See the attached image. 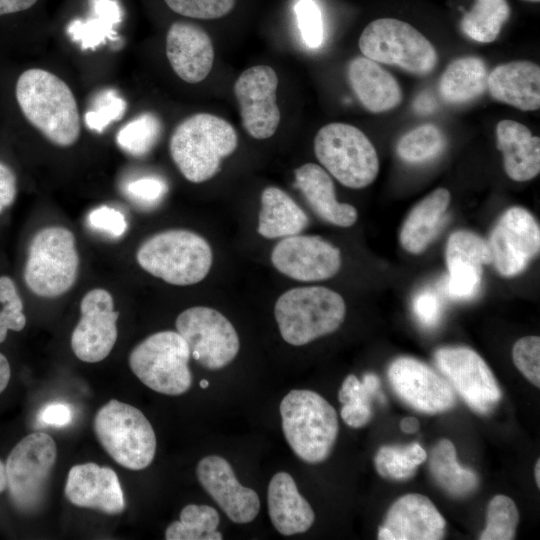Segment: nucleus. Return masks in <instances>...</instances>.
I'll return each mask as SVG.
<instances>
[{
  "instance_id": "1",
  "label": "nucleus",
  "mask_w": 540,
  "mask_h": 540,
  "mask_svg": "<svg viewBox=\"0 0 540 540\" xmlns=\"http://www.w3.org/2000/svg\"><path fill=\"white\" fill-rule=\"evenodd\" d=\"M15 97L24 118L49 142L74 145L81 135L76 98L60 77L41 68L23 71L15 85Z\"/></svg>"
},
{
  "instance_id": "2",
  "label": "nucleus",
  "mask_w": 540,
  "mask_h": 540,
  "mask_svg": "<svg viewBox=\"0 0 540 540\" xmlns=\"http://www.w3.org/2000/svg\"><path fill=\"white\" fill-rule=\"evenodd\" d=\"M238 137L225 119L209 113L185 118L173 130L169 141L170 156L192 183H202L220 170L222 159L237 148Z\"/></svg>"
},
{
  "instance_id": "3",
  "label": "nucleus",
  "mask_w": 540,
  "mask_h": 540,
  "mask_svg": "<svg viewBox=\"0 0 540 540\" xmlns=\"http://www.w3.org/2000/svg\"><path fill=\"white\" fill-rule=\"evenodd\" d=\"M279 411L287 443L297 457L316 464L331 454L339 432L333 406L312 390H291L281 401Z\"/></svg>"
},
{
  "instance_id": "4",
  "label": "nucleus",
  "mask_w": 540,
  "mask_h": 540,
  "mask_svg": "<svg viewBox=\"0 0 540 540\" xmlns=\"http://www.w3.org/2000/svg\"><path fill=\"white\" fill-rule=\"evenodd\" d=\"M346 314L344 299L322 286L292 288L276 301L274 315L285 342L302 346L335 332Z\"/></svg>"
},
{
  "instance_id": "5",
  "label": "nucleus",
  "mask_w": 540,
  "mask_h": 540,
  "mask_svg": "<svg viewBox=\"0 0 540 540\" xmlns=\"http://www.w3.org/2000/svg\"><path fill=\"white\" fill-rule=\"evenodd\" d=\"M136 258L149 274L172 285L187 286L208 275L213 254L202 236L175 229L149 237L138 248Z\"/></svg>"
},
{
  "instance_id": "6",
  "label": "nucleus",
  "mask_w": 540,
  "mask_h": 540,
  "mask_svg": "<svg viewBox=\"0 0 540 540\" xmlns=\"http://www.w3.org/2000/svg\"><path fill=\"white\" fill-rule=\"evenodd\" d=\"M93 429L101 446L119 465L142 470L152 463L155 432L138 408L112 399L97 411Z\"/></svg>"
},
{
  "instance_id": "7",
  "label": "nucleus",
  "mask_w": 540,
  "mask_h": 540,
  "mask_svg": "<svg viewBox=\"0 0 540 540\" xmlns=\"http://www.w3.org/2000/svg\"><path fill=\"white\" fill-rule=\"evenodd\" d=\"M78 267L72 231L62 226H49L38 231L31 240L24 279L35 295L55 298L72 288Z\"/></svg>"
},
{
  "instance_id": "8",
  "label": "nucleus",
  "mask_w": 540,
  "mask_h": 540,
  "mask_svg": "<svg viewBox=\"0 0 540 540\" xmlns=\"http://www.w3.org/2000/svg\"><path fill=\"white\" fill-rule=\"evenodd\" d=\"M314 152L322 166L348 188H364L378 175L376 149L353 125L336 122L323 126L315 136Z\"/></svg>"
},
{
  "instance_id": "9",
  "label": "nucleus",
  "mask_w": 540,
  "mask_h": 540,
  "mask_svg": "<svg viewBox=\"0 0 540 540\" xmlns=\"http://www.w3.org/2000/svg\"><path fill=\"white\" fill-rule=\"evenodd\" d=\"M190 350L183 337L176 331L154 333L129 354L131 371L155 392L177 396L187 392L192 385L189 369Z\"/></svg>"
},
{
  "instance_id": "10",
  "label": "nucleus",
  "mask_w": 540,
  "mask_h": 540,
  "mask_svg": "<svg viewBox=\"0 0 540 540\" xmlns=\"http://www.w3.org/2000/svg\"><path fill=\"white\" fill-rule=\"evenodd\" d=\"M359 48L377 63L397 65L417 75L430 73L438 61L432 43L415 27L395 18L370 22L360 35Z\"/></svg>"
},
{
  "instance_id": "11",
  "label": "nucleus",
  "mask_w": 540,
  "mask_h": 540,
  "mask_svg": "<svg viewBox=\"0 0 540 540\" xmlns=\"http://www.w3.org/2000/svg\"><path fill=\"white\" fill-rule=\"evenodd\" d=\"M56 457V443L44 432L27 435L12 449L5 464L7 488L19 510L31 512L41 505Z\"/></svg>"
},
{
  "instance_id": "12",
  "label": "nucleus",
  "mask_w": 540,
  "mask_h": 540,
  "mask_svg": "<svg viewBox=\"0 0 540 540\" xmlns=\"http://www.w3.org/2000/svg\"><path fill=\"white\" fill-rule=\"evenodd\" d=\"M175 326L191 357L206 369L224 368L239 352L240 341L234 326L216 309L188 308L178 315Z\"/></svg>"
},
{
  "instance_id": "13",
  "label": "nucleus",
  "mask_w": 540,
  "mask_h": 540,
  "mask_svg": "<svg viewBox=\"0 0 540 540\" xmlns=\"http://www.w3.org/2000/svg\"><path fill=\"white\" fill-rule=\"evenodd\" d=\"M434 361L444 378L474 412L490 414L502 398L494 374L483 358L465 346L437 349Z\"/></svg>"
},
{
  "instance_id": "14",
  "label": "nucleus",
  "mask_w": 540,
  "mask_h": 540,
  "mask_svg": "<svg viewBox=\"0 0 540 540\" xmlns=\"http://www.w3.org/2000/svg\"><path fill=\"white\" fill-rule=\"evenodd\" d=\"M394 393L414 410L437 414L456 404L455 391L449 382L426 363L410 357L394 359L387 370Z\"/></svg>"
},
{
  "instance_id": "15",
  "label": "nucleus",
  "mask_w": 540,
  "mask_h": 540,
  "mask_svg": "<svg viewBox=\"0 0 540 540\" xmlns=\"http://www.w3.org/2000/svg\"><path fill=\"white\" fill-rule=\"evenodd\" d=\"M488 245L497 272L512 277L523 272L540 250V228L522 207H511L495 224Z\"/></svg>"
},
{
  "instance_id": "16",
  "label": "nucleus",
  "mask_w": 540,
  "mask_h": 540,
  "mask_svg": "<svg viewBox=\"0 0 540 540\" xmlns=\"http://www.w3.org/2000/svg\"><path fill=\"white\" fill-rule=\"evenodd\" d=\"M277 87V74L267 65H257L244 70L234 84L243 128L255 139L270 138L279 126Z\"/></svg>"
},
{
  "instance_id": "17",
  "label": "nucleus",
  "mask_w": 540,
  "mask_h": 540,
  "mask_svg": "<svg viewBox=\"0 0 540 540\" xmlns=\"http://www.w3.org/2000/svg\"><path fill=\"white\" fill-rule=\"evenodd\" d=\"M271 262L281 274L302 282L323 281L341 267L340 250L316 235L282 238L271 252Z\"/></svg>"
},
{
  "instance_id": "18",
  "label": "nucleus",
  "mask_w": 540,
  "mask_h": 540,
  "mask_svg": "<svg viewBox=\"0 0 540 540\" xmlns=\"http://www.w3.org/2000/svg\"><path fill=\"white\" fill-rule=\"evenodd\" d=\"M81 317L71 336L75 356L87 363L104 360L117 340L119 312L111 294L101 288L87 292L80 304Z\"/></svg>"
},
{
  "instance_id": "19",
  "label": "nucleus",
  "mask_w": 540,
  "mask_h": 540,
  "mask_svg": "<svg viewBox=\"0 0 540 540\" xmlns=\"http://www.w3.org/2000/svg\"><path fill=\"white\" fill-rule=\"evenodd\" d=\"M199 483L234 523L253 521L260 510L258 494L240 484L230 463L223 457L202 458L196 468Z\"/></svg>"
},
{
  "instance_id": "20",
  "label": "nucleus",
  "mask_w": 540,
  "mask_h": 540,
  "mask_svg": "<svg viewBox=\"0 0 540 540\" xmlns=\"http://www.w3.org/2000/svg\"><path fill=\"white\" fill-rule=\"evenodd\" d=\"M446 521L433 502L418 493L399 497L388 509L378 530L380 540H439Z\"/></svg>"
},
{
  "instance_id": "21",
  "label": "nucleus",
  "mask_w": 540,
  "mask_h": 540,
  "mask_svg": "<svg viewBox=\"0 0 540 540\" xmlns=\"http://www.w3.org/2000/svg\"><path fill=\"white\" fill-rule=\"evenodd\" d=\"M65 496L75 506L109 515L125 509L124 493L115 471L93 462L74 465L69 470Z\"/></svg>"
},
{
  "instance_id": "22",
  "label": "nucleus",
  "mask_w": 540,
  "mask_h": 540,
  "mask_svg": "<svg viewBox=\"0 0 540 540\" xmlns=\"http://www.w3.org/2000/svg\"><path fill=\"white\" fill-rule=\"evenodd\" d=\"M165 50L171 68L187 83L203 81L212 70L214 48L211 38L193 23H173L166 35Z\"/></svg>"
},
{
  "instance_id": "23",
  "label": "nucleus",
  "mask_w": 540,
  "mask_h": 540,
  "mask_svg": "<svg viewBox=\"0 0 540 540\" xmlns=\"http://www.w3.org/2000/svg\"><path fill=\"white\" fill-rule=\"evenodd\" d=\"M487 89L496 101L522 111L540 106V68L530 61H511L496 66L487 78Z\"/></svg>"
},
{
  "instance_id": "24",
  "label": "nucleus",
  "mask_w": 540,
  "mask_h": 540,
  "mask_svg": "<svg viewBox=\"0 0 540 540\" xmlns=\"http://www.w3.org/2000/svg\"><path fill=\"white\" fill-rule=\"evenodd\" d=\"M294 177L295 187L323 221L339 227L355 224L358 218L356 208L337 200L333 180L324 168L306 163L295 169Z\"/></svg>"
},
{
  "instance_id": "25",
  "label": "nucleus",
  "mask_w": 540,
  "mask_h": 540,
  "mask_svg": "<svg viewBox=\"0 0 540 540\" xmlns=\"http://www.w3.org/2000/svg\"><path fill=\"white\" fill-rule=\"evenodd\" d=\"M268 513L275 529L291 536L309 530L315 514L308 501L299 493L293 477L278 472L270 480L267 491Z\"/></svg>"
},
{
  "instance_id": "26",
  "label": "nucleus",
  "mask_w": 540,
  "mask_h": 540,
  "mask_svg": "<svg viewBox=\"0 0 540 540\" xmlns=\"http://www.w3.org/2000/svg\"><path fill=\"white\" fill-rule=\"evenodd\" d=\"M348 79L358 100L370 112L391 110L402 100L401 88L393 75L365 56L350 61Z\"/></svg>"
},
{
  "instance_id": "27",
  "label": "nucleus",
  "mask_w": 540,
  "mask_h": 540,
  "mask_svg": "<svg viewBox=\"0 0 540 540\" xmlns=\"http://www.w3.org/2000/svg\"><path fill=\"white\" fill-rule=\"evenodd\" d=\"M496 138L509 178L523 182L539 174L540 138L533 136L525 125L513 120H501L496 126Z\"/></svg>"
},
{
  "instance_id": "28",
  "label": "nucleus",
  "mask_w": 540,
  "mask_h": 540,
  "mask_svg": "<svg viewBox=\"0 0 540 540\" xmlns=\"http://www.w3.org/2000/svg\"><path fill=\"white\" fill-rule=\"evenodd\" d=\"M450 199L447 189L437 188L411 209L399 234L404 250L420 254L428 247L438 232Z\"/></svg>"
},
{
  "instance_id": "29",
  "label": "nucleus",
  "mask_w": 540,
  "mask_h": 540,
  "mask_svg": "<svg viewBox=\"0 0 540 540\" xmlns=\"http://www.w3.org/2000/svg\"><path fill=\"white\" fill-rule=\"evenodd\" d=\"M308 223L306 213L281 188L269 186L263 190L258 218V233L261 236L275 239L297 235Z\"/></svg>"
},
{
  "instance_id": "30",
  "label": "nucleus",
  "mask_w": 540,
  "mask_h": 540,
  "mask_svg": "<svg viewBox=\"0 0 540 540\" xmlns=\"http://www.w3.org/2000/svg\"><path fill=\"white\" fill-rule=\"evenodd\" d=\"M488 72L484 61L475 56L453 60L439 80V94L450 104H462L482 95L487 89Z\"/></svg>"
},
{
  "instance_id": "31",
  "label": "nucleus",
  "mask_w": 540,
  "mask_h": 540,
  "mask_svg": "<svg viewBox=\"0 0 540 540\" xmlns=\"http://www.w3.org/2000/svg\"><path fill=\"white\" fill-rule=\"evenodd\" d=\"M429 470L438 486L455 498L467 497L479 486L478 475L459 464L455 446L448 439L438 441L432 448Z\"/></svg>"
},
{
  "instance_id": "32",
  "label": "nucleus",
  "mask_w": 540,
  "mask_h": 540,
  "mask_svg": "<svg viewBox=\"0 0 540 540\" xmlns=\"http://www.w3.org/2000/svg\"><path fill=\"white\" fill-rule=\"evenodd\" d=\"M380 380L374 373H366L360 381L348 375L339 390L338 400L342 404L341 417L352 428H361L373 417L372 398L379 394Z\"/></svg>"
},
{
  "instance_id": "33",
  "label": "nucleus",
  "mask_w": 540,
  "mask_h": 540,
  "mask_svg": "<svg viewBox=\"0 0 540 540\" xmlns=\"http://www.w3.org/2000/svg\"><path fill=\"white\" fill-rule=\"evenodd\" d=\"M510 14L506 0H475L471 9L464 13L460 27L470 39L490 43L498 37Z\"/></svg>"
},
{
  "instance_id": "34",
  "label": "nucleus",
  "mask_w": 540,
  "mask_h": 540,
  "mask_svg": "<svg viewBox=\"0 0 540 540\" xmlns=\"http://www.w3.org/2000/svg\"><path fill=\"white\" fill-rule=\"evenodd\" d=\"M218 512L208 505L189 504L180 512L179 520L172 522L165 531L167 540H221L217 531Z\"/></svg>"
},
{
  "instance_id": "35",
  "label": "nucleus",
  "mask_w": 540,
  "mask_h": 540,
  "mask_svg": "<svg viewBox=\"0 0 540 540\" xmlns=\"http://www.w3.org/2000/svg\"><path fill=\"white\" fill-rule=\"evenodd\" d=\"M427 459V453L419 443L407 445H384L379 448L374 464L377 473L389 480L411 479L417 468Z\"/></svg>"
},
{
  "instance_id": "36",
  "label": "nucleus",
  "mask_w": 540,
  "mask_h": 540,
  "mask_svg": "<svg viewBox=\"0 0 540 540\" xmlns=\"http://www.w3.org/2000/svg\"><path fill=\"white\" fill-rule=\"evenodd\" d=\"M445 143V136L437 126L425 124L403 135L397 143L396 152L403 161L420 163L440 154Z\"/></svg>"
},
{
  "instance_id": "37",
  "label": "nucleus",
  "mask_w": 540,
  "mask_h": 540,
  "mask_svg": "<svg viewBox=\"0 0 540 540\" xmlns=\"http://www.w3.org/2000/svg\"><path fill=\"white\" fill-rule=\"evenodd\" d=\"M446 265H464L482 268L492 262L488 242L479 235L459 230L453 232L446 245Z\"/></svg>"
},
{
  "instance_id": "38",
  "label": "nucleus",
  "mask_w": 540,
  "mask_h": 540,
  "mask_svg": "<svg viewBox=\"0 0 540 540\" xmlns=\"http://www.w3.org/2000/svg\"><path fill=\"white\" fill-rule=\"evenodd\" d=\"M160 133L161 123L158 117L152 113H144L120 129L116 142L128 154L140 157L155 146Z\"/></svg>"
},
{
  "instance_id": "39",
  "label": "nucleus",
  "mask_w": 540,
  "mask_h": 540,
  "mask_svg": "<svg viewBox=\"0 0 540 540\" xmlns=\"http://www.w3.org/2000/svg\"><path fill=\"white\" fill-rule=\"evenodd\" d=\"M519 523V511L514 501L506 495H495L486 512V525L481 540H512Z\"/></svg>"
},
{
  "instance_id": "40",
  "label": "nucleus",
  "mask_w": 540,
  "mask_h": 540,
  "mask_svg": "<svg viewBox=\"0 0 540 540\" xmlns=\"http://www.w3.org/2000/svg\"><path fill=\"white\" fill-rule=\"evenodd\" d=\"M125 110V100L116 91L107 89L95 97L92 108L85 113L84 121L89 129L102 132L111 123L121 119Z\"/></svg>"
},
{
  "instance_id": "41",
  "label": "nucleus",
  "mask_w": 540,
  "mask_h": 540,
  "mask_svg": "<svg viewBox=\"0 0 540 540\" xmlns=\"http://www.w3.org/2000/svg\"><path fill=\"white\" fill-rule=\"evenodd\" d=\"M0 343L7 336L8 330L21 331L26 325L23 304L14 282L7 276L0 277Z\"/></svg>"
},
{
  "instance_id": "42",
  "label": "nucleus",
  "mask_w": 540,
  "mask_h": 540,
  "mask_svg": "<svg viewBox=\"0 0 540 540\" xmlns=\"http://www.w3.org/2000/svg\"><path fill=\"white\" fill-rule=\"evenodd\" d=\"M298 29L304 44L319 48L324 39L322 14L314 0H299L294 7Z\"/></svg>"
},
{
  "instance_id": "43",
  "label": "nucleus",
  "mask_w": 540,
  "mask_h": 540,
  "mask_svg": "<svg viewBox=\"0 0 540 540\" xmlns=\"http://www.w3.org/2000/svg\"><path fill=\"white\" fill-rule=\"evenodd\" d=\"M512 358L517 369L537 388L540 387V338L525 336L516 341Z\"/></svg>"
},
{
  "instance_id": "44",
  "label": "nucleus",
  "mask_w": 540,
  "mask_h": 540,
  "mask_svg": "<svg viewBox=\"0 0 540 540\" xmlns=\"http://www.w3.org/2000/svg\"><path fill=\"white\" fill-rule=\"evenodd\" d=\"M177 14L196 19H217L227 15L236 0H164Z\"/></svg>"
},
{
  "instance_id": "45",
  "label": "nucleus",
  "mask_w": 540,
  "mask_h": 540,
  "mask_svg": "<svg viewBox=\"0 0 540 540\" xmlns=\"http://www.w3.org/2000/svg\"><path fill=\"white\" fill-rule=\"evenodd\" d=\"M447 269L446 292L449 297L464 300L470 299L478 293L482 279V268L453 265Z\"/></svg>"
},
{
  "instance_id": "46",
  "label": "nucleus",
  "mask_w": 540,
  "mask_h": 540,
  "mask_svg": "<svg viewBox=\"0 0 540 540\" xmlns=\"http://www.w3.org/2000/svg\"><path fill=\"white\" fill-rule=\"evenodd\" d=\"M92 228L105 232L113 237L122 236L127 229L125 215L109 206H100L93 209L88 216Z\"/></svg>"
},
{
  "instance_id": "47",
  "label": "nucleus",
  "mask_w": 540,
  "mask_h": 540,
  "mask_svg": "<svg viewBox=\"0 0 540 540\" xmlns=\"http://www.w3.org/2000/svg\"><path fill=\"white\" fill-rule=\"evenodd\" d=\"M126 192L132 199L151 205L163 198L167 192V185L157 177H142L129 182Z\"/></svg>"
},
{
  "instance_id": "48",
  "label": "nucleus",
  "mask_w": 540,
  "mask_h": 540,
  "mask_svg": "<svg viewBox=\"0 0 540 540\" xmlns=\"http://www.w3.org/2000/svg\"><path fill=\"white\" fill-rule=\"evenodd\" d=\"M413 310L417 320L428 328L436 326L442 314L439 297L429 290L422 291L415 296Z\"/></svg>"
},
{
  "instance_id": "49",
  "label": "nucleus",
  "mask_w": 540,
  "mask_h": 540,
  "mask_svg": "<svg viewBox=\"0 0 540 540\" xmlns=\"http://www.w3.org/2000/svg\"><path fill=\"white\" fill-rule=\"evenodd\" d=\"M71 420V407L62 402H52L45 405L37 416V422L42 426L61 427L69 424Z\"/></svg>"
},
{
  "instance_id": "50",
  "label": "nucleus",
  "mask_w": 540,
  "mask_h": 540,
  "mask_svg": "<svg viewBox=\"0 0 540 540\" xmlns=\"http://www.w3.org/2000/svg\"><path fill=\"white\" fill-rule=\"evenodd\" d=\"M17 193V183L11 170L0 162V213L10 206Z\"/></svg>"
},
{
  "instance_id": "51",
  "label": "nucleus",
  "mask_w": 540,
  "mask_h": 540,
  "mask_svg": "<svg viewBox=\"0 0 540 540\" xmlns=\"http://www.w3.org/2000/svg\"><path fill=\"white\" fill-rule=\"evenodd\" d=\"M36 2L37 0H0V16L27 10Z\"/></svg>"
},
{
  "instance_id": "52",
  "label": "nucleus",
  "mask_w": 540,
  "mask_h": 540,
  "mask_svg": "<svg viewBox=\"0 0 540 540\" xmlns=\"http://www.w3.org/2000/svg\"><path fill=\"white\" fill-rule=\"evenodd\" d=\"M435 108H436L435 99L427 93L420 94L414 101V109L418 113L428 114V113L433 112Z\"/></svg>"
},
{
  "instance_id": "53",
  "label": "nucleus",
  "mask_w": 540,
  "mask_h": 540,
  "mask_svg": "<svg viewBox=\"0 0 540 540\" xmlns=\"http://www.w3.org/2000/svg\"><path fill=\"white\" fill-rule=\"evenodd\" d=\"M11 376L10 365L6 357L0 353V393L7 387Z\"/></svg>"
},
{
  "instance_id": "54",
  "label": "nucleus",
  "mask_w": 540,
  "mask_h": 540,
  "mask_svg": "<svg viewBox=\"0 0 540 540\" xmlns=\"http://www.w3.org/2000/svg\"><path fill=\"white\" fill-rule=\"evenodd\" d=\"M420 423L417 418L408 416L401 420L400 428L405 433H415L419 430Z\"/></svg>"
},
{
  "instance_id": "55",
  "label": "nucleus",
  "mask_w": 540,
  "mask_h": 540,
  "mask_svg": "<svg viewBox=\"0 0 540 540\" xmlns=\"http://www.w3.org/2000/svg\"><path fill=\"white\" fill-rule=\"evenodd\" d=\"M7 488V475L5 465L0 461V493Z\"/></svg>"
},
{
  "instance_id": "56",
  "label": "nucleus",
  "mask_w": 540,
  "mask_h": 540,
  "mask_svg": "<svg viewBox=\"0 0 540 540\" xmlns=\"http://www.w3.org/2000/svg\"><path fill=\"white\" fill-rule=\"evenodd\" d=\"M535 481L538 487H540V459H537L534 468Z\"/></svg>"
},
{
  "instance_id": "57",
  "label": "nucleus",
  "mask_w": 540,
  "mask_h": 540,
  "mask_svg": "<svg viewBox=\"0 0 540 540\" xmlns=\"http://www.w3.org/2000/svg\"><path fill=\"white\" fill-rule=\"evenodd\" d=\"M208 386H209V382H208L207 380L202 379V380L200 381V387H201V388L205 389V388H207Z\"/></svg>"
},
{
  "instance_id": "58",
  "label": "nucleus",
  "mask_w": 540,
  "mask_h": 540,
  "mask_svg": "<svg viewBox=\"0 0 540 540\" xmlns=\"http://www.w3.org/2000/svg\"><path fill=\"white\" fill-rule=\"evenodd\" d=\"M525 1H530V2H539L540 0H525Z\"/></svg>"
}]
</instances>
